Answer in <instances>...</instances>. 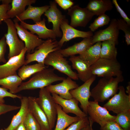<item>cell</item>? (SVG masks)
<instances>
[{
	"label": "cell",
	"mask_w": 130,
	"mask_h": 130,
	"mask_svg": "<svg viewBox=\"0 0 130 130\" xmlns=\"http://www.w3.org/2000/svg\"><path fill=\"white\" fill-rule=\"evenodd\" d=\"M87 112L91 120L98 124L101 127L109 122L115 121L116 118V116L110 114L107 109L94 101H89Z\"/></svg>",
	"instance_id": "9c48e42d"
},
{
	"label": "cell",
	"mask_w": 130,
	"mask_h": 130,
	"mask_svg": "<svg viewBox=\"0 0 130 130\" xmlns=\"http://www.w3.org/2000/svg\"><path fill=\"white\" fill-rule=\"evenodd\" d=\"M117 23L119 30L123 31L124 33L125 41L128 46L130 44V26L123 19H120L117 20Z\"/></svg>",
	"instance_id": "e575fe53"
},
{
	"label": "cell",
	"mask_w": 130,
	"mask_h": 130,
	"mask_svg": "<svg viewBox=\"0 0 130 130\" xmlns=\"http://www.w3.org/2000/svg\"><path fill=\"white\" fill-rule=\"evenodd\" d=\"M12 0H1L2 4H9L11 3Z\"/></svg>",
	"instance_id": "f6af8a7d"
},
{
	"label": "cell",
	"mask_w": 130,
	"mask_h": 130,
	"mask_svg": "<svg viewBox=\"0 0 130 130\" xmlns=\"http://www.w3.org/2000/svg\"><path fill=\"white\" fill-rule=\"evenodd\" d=\"M60 27L62 32V38L58 41L59 46L61 48L65 42L77 38H87L91 37L93 35L91 31H83L76 29L68 24V20L66 18L61 22Z\"/></svg>",
	"instance_id": "4fadbf2b"
},
{
	"label": "cell",
	"mask_w": 130,
	"mask_h": 130,
	"mask_svg": "<svg viewBox=\"0 0 130 130\" xmlns=\"http://www.w3.org/2000/svg\"><path fill=\"white\" fill-rule=\"evenodd\" d=\"M20 100L21 104L19 111L13 116L10 124L4 130H14L23 121L29 110L28 97L22 96Z\"/></svg>",
	"instance_id": "cb8c5ba5"
},
{
	"label": "cell",
	"mask_w": 130,
	"mask_h": 130,
	"mask_svg": "<svg viewBox=\"0 0 130 130\" xmlns=\"http://www.w3.org/2000/svg\"><path fill=\"white\" fill-rule=\"evenodd\" d=\"M44 15L47 17L48 22L52 23V30L56 37H62V34L60 30V24L62 21L65 18V16L63 15L57 8V4L54 1L50 2V7L45 13Z\"/></svg>",
	"instance_id": "ac0fdd59"
},
{
	"label": "cell",
	"mask_w": 130,
	"mask_h": 130,
	"mask_svg": "<svg viewBox=\"0 0 130 130\" xmlns=\"http://www.w3.org/2000/svg\"><path fill=\"white\" fill-rule=\"evenodd\" d=\"M126 92L128 94V95L129 97H130V84L127 86L126 87Z\"/></svg>",
	"instance_id": "bcb514c9"
},
{
	"label": "cell",
	"mask_w": 130,
	"mask_h": 130,
	"mask_svg": "<svg viewBox=\"0 0 130 130\" xmlns=\"http://www.w3.org/2000/svg\"><path fill=\"white\" fill-rule=\"evenodd\" d=\"M112 2L113 4L115 5L117 11L119 13L121 16L123 18V19L130 26V19L128 18L124 11L119 6L117 0H113Z\"/></svg>",
	"instance_id": "b9f144b4"
},
{
	"label": "cell",
	"mask_w": 130,
	"mask_h": 130,
	"mask_svg": "<svg viewBox=\"0 0 130 130\" xmlns=\"http://www.w3.org/2000/svg\"><path fill=\"white\" fill-rule=\"evenodd\" d=\"M44 64L51 66L74 80H78L77 74L72 70L71 66L63 55L59 51H56L50 53L45 59Z\"/></svg>",
	"instance_id": "5b68a950"
},
{
	"label": "cell",
	"mask_w": 130,
	"mask_h": 130,
	"mask_svg": "<svg viewBox=\"0 0 130 130\" xmlns=\"http://www.w3.org/2000/svg\"><path fill=\"white\" fill-rule=\"evenodd\" d=\"M28 98L29 110L39 124L41 130H52L46 115L37 101L36 98L29 96Z\"/></svg>",
	"instance_id": "ffe728a7"
},
{
	"label": "cell",
	"mask_w": 130,
	"mask_h": 130,
	"mask_svg": "<svg viewBox=\"0 0 130 130\" xmlns=\"http://www.w3.org/2000/svg\"><path fill=\"white\" fill-rule=\"evenodd\" d=\"M117 44L115 41L111 40L102 41L100 58L108 59H117V52L116 46Z\"/></svg>",
	"instance_id": "f1b7e54d"
},
{
	"label": "cell",
	"mask_w": 130,
	"mask_h": 130,
	"mask_svg": "<svg viewBox=\"0 0 130 130\" xmlns=\"http://www.w3.org/2000/svg\"><path fill=\"white\" fill-rule=\"evenodd\" d=\"M124 80L122 75L110 78H102L91 90V97L95 101L103 102L116 94L119 84Z\"/></svg>",
	"instance_id": "7a4b0ae2"
},
{
	"label": "cell",
	"mask_w": 130,
	"mask_h": 130,
	"mask_svg": "<svg viewBox=\"0 0 130 130\" xmlns=\"http://www.w3.org/2000/svg\"><path fill=\"white\" fill-rule=\"evenodd\" d=\"M35 0H12V7L7 12L8 19L18 16L25 10L26 6L31 5L36 2Z\"/></svg>",
	"instance_id": "83f0119b"
},
{
	"label": "cell",
	"mask_w": 130,
	"mask_h": 130,
	"mask_svg": "<svg viewBox=\"0 0 130 130\" xmlns=\"http://www.w3.org/2000/svg\"><path fill=\"white\" fill-rule=\"evenodd\" d=\"M54 1L65 10L68 9L72 6L74 4L72 1L70 0H55Z\"/></svg>",
	"instance_id": "7bdbcfd3"
},
{
	"label": "cell",
	"mask_w": 130,
	"mask_h": 130,
	"mask_svg": "<svg viewBox=\"0 0 130 130\" xmlns=\"http://www.w3.org/2000/svg\"><path fill=\"white\" fill-rule=\"evenodd\" d=\"M90 67L92 75L98 77L110 78L122 75L121 65L117 59L100 58Z\"/></svg>",
	"instance_id": "3957f363"
},
{
	"label": "cell",
	"mask_w": 130,
	"mask_h": 130,
	"mask_svg": "<svg viewBox=\"0 0 130 130\" xmlns=\"http://www.w3.org/2000/svg\"><path fill=\"white\" fill-rule=\"evenodd\" d=\"M57 117L56 126L54 130H65L73 123L81 118L76 116H72L65 113L61 107L57 104Z\"/></svg>",
	"instance_id": "d4e9b609"
},
{
	"label": "cell",
	"mask_w": 130,
	"mask_h": 130,
	"mask_svg": "<svg viewBox=\"0 0 130 130\" xmlns=\"http://www.w3.org/2000/svg\"><path fill=\"white\" fill-rule=\"evenodd\" d=\"M22 80L17 74L0 79V85L2 87L9 89L11 93L15 94L18 93V87Z\"/></svg>",
	"instance_id": "4dcf8cb0"
},
{
	"label": "cell",
	"mask_w": 130,
	"mask_h": 130,
	"mask_svg": "<svg viewBox=\"0 0 130 130\" xmlns=\"http://www.w3.org/2000/svg\"><path fill=\"white\" fill-rule=\"evenodd\" d=\"M90 128L89 125L83 128L81 130H90Z\"/></svg>",
	"instance_id": "c3c4849f"
},
{
	"label": "cell",
	"mask_w": 130,
	"mask_h": 130,
	"mask_svg": "<svg viewBox=\"0 0 130 130\" xmlns=\"http://www.w3.org/2000/svg\"><path fill=\"white\" fill-rule=\"evenodd\" d=\"M11 8L10 4L0 5V24H1L3 21L8 19L7 12Z\"/></svg>",
	"instance_id": "ab89813d"
},
{
	"label": "cell",
	"mask_w": 130,
	"mask_h": 130,
	"mask_svg": "<svg viewBox=\"0 0 130 130\" xmlns=\"http://www.w3.org/2000/svg\"><path fill=\"white\" fill-rule=\"evenodd\" d=\"M67 14L71 18L70 25L74 28L85 27L94 15L86 7L81 8L78 5L69 9Z\"/></svg>",
	"instance_id": "30bf717a"
},
{
	"label": "cell",
	"mask_w": 130,
	"mask_h": 130,
	"mask_svg": "<svg viewBox=\"0 0 130 130\" xmlns=\"http://www.w3.org/2000/svg\"><path fill=\"white\" fill-rule=\"evenodd\" d=\"M89 124L88 118L87 116L72 124L65 130H81Z\"/></svg>",
	"instance_id": "d590c367"
},
{
	"label": "cell",
	"mask_w": 130,
	"mask_h": 130,
	"mask_svg": "<svg viewBox=\"0 0 130 130\" xmlns=\"http://www.w3.org/2000/svg\"><path fill=\"white\" fill-rule=\"evenodd\" d=\"M23 123L27 130H41L39 124L29 109Z\"/></svg>",
	"instance_id": "836d02e7"
},
{
	"label": "cell",
	"mask_w": 130,
	"mask_h": 130,
	"mask_svg": "<svg viewBox=\"0 0 130 130\" xmlns=\"http://www.w3.org/2000/svg\"><path fill=\"white\" fill-rule=\"evenodd\" d=\"M46 21L44 18L42 20L34 24H29L23 21H21L20 25L24 29L29 30L32 34H37L40 39H56V35L54 31L52 29H48L46 27Z\"/></svg>",
	"instance_id": "d6986e66"
},
{
	"label": "cell",
	"mask_w": 130,
	"mask_h": 130,
	"mask_svg": "<svg viewBox=\"0 0 130 130\" xmlns=\"http://www.w3.org/2000/svg\"><path fill=\"white\" fill-rule=\"evenodd\" d=\"M27 51L25 47L19 54L10 58L6 63L0 65V79L17 74V70L25 65Z\"/></svg>",
	"instance_id": "7c38bea8"
},
{
	"label": "cell",
	"mask_w": 130,
	"mask_h": 130,
	"mask_svg": "<svg viewBox=\"0 0 130 130\" xmlns=\"http://www.w3.org/2000/svg\"><path fill=\"white\" fill-rule=\"evenodd\" d=\"M14 130H27L23 123L20 124Z\"/></svg>",
	"instance_id": "ee69618b"
},
{
	"label": "cell",
	"mask_w": 130,
	"mask_h": 130,
	"mask_svg": "<svg viewBox=\"0 0 130 130\" xmlns=\"http://www.w3.org/2000/svg\"><path fill=\"white\" fill-rule=\"evenodd\" d=\"M69 60L72 63V68L76 70L79 79L84 82L93 75L91 67L79 56L73 55L70 56Z\"/></svg>",
	"instance_id": "44dd1931"
},
{
	"label": "cell",
	"mask_w": 130,
	"mask_h": 130,
	"mask_svg": "<svg viewBox=\"0 0 130 130\" xmlns=\"http://www.w3.org/2000/svg\"><path fill=\"white\" fill-rule=\"evenodd\" d=\"M17 34L19 37L24 42L25 47L27 53L33 52L37 47L44 41L39 39L38 36L31 33L20 25L18 22H14Z\"/></svg>",
	"instance_id": "2e32d148"
},
{
	"label": "cell",
	"mask_w": 130,
	"mask_h": 130,
	"mask_svg": "<svg viewBox=\"0 0 130 130\" xmlns=\"http://www.w3.org/2000/svg\"><path fill=\"white\" fill-rule=\"evenodd\" d=\"M67 77L62 82L54 85L51 84L46 88L51 93H55L65 99L72 98L70 91L79 86L76 82Z\"/></svg>",
	"instance_id": "e0dca14e"
},
{
	"label": "cell",
	"mask_w": 130,
	"mask_h": 130,
	"mask_svg": "<svg viewBox=\"0 0 130 130\" xmlns=\"http://www.w3.org/2000/svg\"><path fill=\"white\" fill-rule=\"evenodd\" d=\"M115 121L125 130H130V110L119 113Z\"/></svg>",
	"instance_id": "1f68e13d"
},
{
	"label": "cell",
	"mask_w": 130,
	"mask_h": 130,
	"mask_svg": "<svg viewBox=\"0 0 130 130\" xmlns=\"http://www.w3.org/2000/svg\"><path fill=\"white\" fill-rule=\"evenodd\" d=\"M20 106L6 104L0 103V115L12 111L19 109Z\"/></svg>",
	"instance_id": "60d3db41"
},
{
	"label": "cell",
	"mask_w": 130,
	"mask_h": 130,
	"mask_svg": "<svg viewBox=\"0 0 130 130\" xmlns=\"http://www.w3.org/2000/svg\"><path fill=\"white\" fill-rule=\"evenodd\" d=\"M48 66L41 63L30 65H24L19 69L18 75L22 80H25Z\"/></svg>",
	"instance_id": "f546056e"
},
{
	"label": "cell",
	"mask_w": 130,
	"mask_h": 130,
	"mask_svg": "<svg viewBox=\"0 0 130 130\" xmlns=\"http://www.w3.org/2000/svg\"><path fill=\"white\" fill-rule=\"evenodd\" d=\"M88 118L90 123L89 125L90 126V130H93L92 128V125L94 123L89 118Z\"/></svg>",
	"instance_id": "7dc6e473"
},
{
	"label": "cell",
	"mask_w": 130,
	"mask_h": 130,
	"mask_svg": "<svg viewBox=\"0 0 130 130\" xmlns=\"http://www.w3.org/2000/svg\"><path fill=\"white\" fill-rule=\"evenodd\" d=\"M1 1V0H0V2Z\"/></svg>",
	"instance_id": "f907efd6"
},
{
	"label": "cell",
	"mask_w": 130,
	"mask_h": 130,
	"mask_svg": "<svg viewBox=\"0 0 130 130\" xmlns=\"http://www.w3.org/2000/svg\"><path fill=\"white\" fill-rule=\"evenodd\" d=\"M7 45L5 38L4 36L0 39V63H5L7 62L5 57Z\"/></svg>",
	"instance_id": "74e56055"
},
{
	"label": "cell",
	"mask_w": 130,
	"mask_h": 130,
	"mask_svg": "<svg viewBox=\"0 0 130 130\" xmlns=\"http://www.w3.org/2000/svg\"><path fill=\"white\" fill-rule=\"evenodd\" d=\"M0 130H3V129H0Z\"/></svg>",
	"instance_id": "681fc988"
},
{
	"label": "cell",
	"mask_w": 130,
	"mask_h": 130,
	"mask_svg": "<svg viewBox=\"0 0 130 130\" xmlns=\"http://www.w3.org/2000/svg\"><path fill=\"white\" fill-rule=\"evenodd\" d=\"M51 93L46 87L40 89L37 101L46 115L51 128L54 127L57 117L56 104Z\"/></svg>",
	"instance_id": "277c9868"
},
{
	"label": "cell",
	"mask_w": 130,
	"mask_h": 130,
	"mask_svg": "<svg viewBox=\"0 0 130 130\" xmlns=\"http://www.w3.org/2000/svg\"><path fill=\"white\" fill-rule=\"evenodd\" d=\"M96 77V76L93 75L81 85L70 91L72 97L80 102L83 111L87 115V107L89 103V99L91 96L90 87L95 80Z\"/></svg>",
	"instance_id": "8fae6325"
},
{
	"label": "cell",
	"mask_w": 130,
	"mask_h": 130,
	"mask_svg": "<svg viewBox=\"0 0 130 130\" xmlns=\"http://www.w3.org/2000/svg\"><path fill=\"white\" fill-rule=\"evenodd\" d=\"M101 130L100 129V130Z\"/></svg>",
	"instance_id": "816d5d0a"
},
{
	"label": "cell",
	"mask_w": 130,
	"mask_h": 130,
	"mask_svg": "<svg viewBox=\"0 0 130 130\" xmlns=\"http://www.w3.org/2000/svg\"><path fill=\"white\" fill-rule=\"evenodd\" d=\"M119 91L110 99L103 106L108 110L116 114L130 110V97L125 92L123 86L118 87Z\"/></svg>",
	"instance_id": "ba28073f"
},
{
	"label": "cell",
	"mask_w": 130,
	"mask_h": 130,
	"mask_svg": "<svg viewBox=\"0 0 130 130\" xmlns=\"http://www.w3.org/2000/svg\"><path fill=\"white\" fill-rule=\"evenodd\" d=\"M8 27L7 32L4 34L7 44L8 46L9 51L8 58L18 55L25 47V44L18 37L17 31L14 23L10 19L4 21Z\"/></svg>",
	"instance_id": "52a82bcc"
},
{
	"label": "cell",
	"mask_w": 130,
	"mask_h": 130,
	"mask_svg": "<svg viewBox=\"0 0 130 130\" xmlns=\"http://www.w3.org/2000/svg\"><path fill=\"white\" fill-rule=\"evenodd\" d=\"M102 42H97L79 55L80 58L91 66L100 58Z\"/></svg>",
	"instance_id": "4316f807"
},
{
	"label": "cell",
	"mask_w": 130,
	"mask_h": 130,
	"mask_svg": "<svg viewBox=\"0 0 130 130\" xmlns=\"http://www.w3.org/2000/svg\"><path fill=\"white\" fill-rule=\"evenodd\" d=\"M8 89L3 87H0V103H4V98L10 97L13 98H17L21 99L22 96L16 94H12L7 91Z\"/></svg>",
	"instance_id": "8d00e7d4"
},
{
	"label": "cell",
	"mask_w": 130,
	"mask_h": 130,
	"mask_svg": "<svg viewBox=\"0 0 130 130\" xmlns=\"http://www.w3.org/2000/svg\"><path fill=\"white\" fill-rule=\"evenodd\" d=\"M50 6L45 5L40 7L33 6L30 5L21 14L15 17L13 20L14 22L31 19L35 23L41 20L42 15L47 10Z\"/></svg>",
	"instance_id": "7402d4cb"
},
{
	"label": "cell",
	"mask_w": 130,
	"mask_h": 130,
	"mask_svg": "<svg viewBox=\"0 0 130 130\" xmlns=\"http://www.w3.org/2000/svg\"><path fill=\"white\" fill-rule=\"evenodd\" d=\"M119 30L117 20L113 19L111 20L108 27L95 33L92 37V43L93 45L98 42L111 40L115 41L117 44Z\"/></svg>",
	"instance_id": "5bb4252c"
},
{
	"label": "cell",
	"mask_w": 130,
	"mask_h": 130,
	"mask_svg": "<svg viewBox=\"0 0 130 130\" xmlns=\"http://www.w3.org/2000/svg\"><path fill=\"white\" fill-rule=\"evenodd\" d=\"M52 95L55 103L60 105L65 113L73 114L80 118L87 116V115L79 107V102L76 99L72 98L70 99H65L53 93H52Z\"/></svg>",
	"instance_id": "9a60e30c"
},
{
	"label": "cell",
	"mask_w": 130,
	"mask_h": 130,
	"mask_svg": "<svg viewBox=\"0 0 130 130\" xmlns=\"http://www.w3.org/2000/svg\"><path fill=\"white\" fill-rule=\"evenodd\" d=\"M110 21V17L105 14L99 16L89 26L90 31L92 32L95 31L99 27L108 24Z\"/></svg>",
	"instance_id": "d6a6232c"
},
{
	"label": "cell",
	"mask_w": 130,
	"mask_h": 130,
	"mask_svg": "<svg viewBox=\"0 0 130 130\" xmlns=\"http://www.w3.org/2000/svg\"><path fill=\"white\" fill-rule=\"evenodd\" d=\"M113 8V3L110 0H90L86 7L94 15L97 16L105 14Z\"/></svg>",
	"instance_id": "484cf974"
},
{
	"label": "cell",
	"mask_w": 130,
	"mask_h": 130,
	"mask_svg": "<svg viewBox=\"0 0 130 130\" xmlns=\"http://www.w3.org/2000/svg\"><path fill=\"white\" fill-rule=\"evenodd\" d=\"M92 39V37L84 38L80 42L66 48L61 49L58 51L64 57L75 55L77 54H80L93 45Z\"/></svg>",
	"instance_id": "603a6c76"
},
{
	"label": "cell",
	"mask_w": 130,
	"mask_h": 130,
	"mask_svg": "<svg viewBox=\"0 0 130 130\" xmlns=\"http://www.w3.org/2000/svg\"><path fill=\"white\" fill-rule=\"evenodd\" d=\"M61 48L56 39H48L37 47L33 52L27 53L24 65H27L33 61L44 64L45 59L50 53Z\"/></svg>",
	"instance_id": "8992f818"
},
{
	"label": "cell",
	"mask_w": 130,
	"mask_h": 130,
	"mask_svg": "<svg viewBox=\"0 0 130 130\" xmlns=\"http://www.w3.org/2000/svg\"><path fill=\"white\" fill-rule=\"evenodd\" d=\"M101 130H125L115 121L109 122L101 127Z\"/></svg>",
	"instance_id": "f35d334b"
},
{
	"label": "cell",
	"mask_w": 130,
	"mask_h": 130,
	"mask_svg": "<svg viewBox=\"0 0 130 130\" xmlns=\"http://www.w3.org/2000/svg\"><path fill=\"white\" fill-rule=\"evenodd\" d=\"M48 67L33 74L28 81L22 82L18 87L17 92L24 90L46 87L53 83L62 81L65 78L56 74L54 69Z\"/></svg>",
	"instance_id": "6da1fadb"
}]
</instances>
